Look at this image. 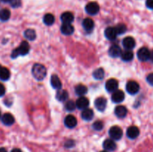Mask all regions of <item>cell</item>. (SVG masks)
Here are the masks:
<instances>
[{
  "mask_svg": "<svg viewBox=\"0 0 153 152\" xmlns=\"http://www.w3.org/2000/svg\"><path fill=\"white\" fill-rule=\"evenodd\" d=\"M0 152H7L4 148H0Z\"/></svg>",
  "mask_w": 153,
  "mask_h": 152,
  "instance_id": "cell-42",
  "label": "cell"
},
{
  "mask_svg": "<svg viewBox=\"0 0 153 152\" xmlns=\"http://www.w3.org/2000/svg\"><path fill=\"white\" fill-rule=\"evenodd\" d=\"M121 53H122V50H121V48L118 45H112L108 50L109 55L114 58H118V57L120 56Z\"/></svg>",
  "mask_w": 153,
  "mask_h": 152,
  "instance_id": "cell-15",
  "label": "cell"
},
{
  "mask_svg": "<svg viewBox=\"0 0 153 152\" xmlns=\"http://www.w3.org/2000/svg\"><path fill=\"white\" fill-rule=\"evenodd\" d=\"M90 104V101L88 98L85 96H80V98L76 100V107L80 110H85V109L88 108V106Z\"/></svg>",
  "mask_w": 153,
  "mask_h": 152,
  "instance_id": "cell-8",
  "label": "cell"
},
{
  "mask_svg": "<svg viewBox=\"0 0 153 152\" xmlns=\"http://www.w3.org/2000/svg\"><path fill=\"white\" fill-rule=\"evenodd\" d=\"M123 130L119 126H113L109 130V135L113 140H119L123 137Z\"/></svg>",
  "mask_w": 153,
  "mask_h": 152,
  "instance_id": "cell-3",
  "label": "cell"
},
{
  "mask_svg": "<svg viewBox=\"0 0 153 152\" xmlns=\"http://www.w3.org/2000/svg\"><path fill=\"white\" fill-rule=\"evenodd\" d=\"M1 1H2V2H4V3H7V2H10V1H11V0H1Z\"/></svg>",
  "mask_w": 153,
  "mask_h": 152,
  "instance_id": "cell-43",
  "label": "cell"
},
{
  "mask_svg": "<svg viewBox=\"0 0 153 152\" xmlns=\"http://www.w3.org/2000/svg\"><path fill=\"white\" fill-rule=\"evenodd\" d=\"M118 88V81L116 79H109L105 83V89L108 92H113L116 91Z\"/></svg>",
  "mask_w": 153,
  "mask_h": 152,
  "instance_id": "cell-9",
  "label": "cell"
},
{
  "mask_svg": "<svg viewBox=\"0 0 153 152\" xmlns=\"http://www.w3.org/2000/svg\"><path fill=\"white\" fill-rule=\"evenodd\" d=\"M55 16L52 13H46L43 16V22L46 25H52L55 22Z\"/></svg>",
  "mask_w": 153,
  "mask_h": 152,
  "instance_id": "cell-30",
  "label": "cell"
},
{
  "mask_svg": "<svg viewBox=\"0 0 153 152\" xmlns=\"http://www.w3.org/2000/svg\"><path fill=\"white\" fill-rule=\"evenodd\" d=\"M76 102H74L72 100H69L66 102L65 104V109L67 110V111H73V110L76 109Z\"/></svg>",
  "mask_w": 153,
  "mask_h": 152,
  "instance_id": "cell-33",
  "label": "cell"
},
{
  "mask_svg": "<svg viewBox=\"0 0 153 152\" xmlns=\"http://www.w3.org/2000/svg\"><path fill=\"white\" fill-rule=\"evenodd\" d=\"M103 148L106 151H114L117 148V145L112 139H108L103 142Z\"/></svg>",
  "mask_w": 153,
  "mask_h": 152,
  "instance_id": "cell-14",
  "label": "cell"
},
{
  "mask_svg": "<svg viewBox=\"0 0 153 152\" xmlns=\"http://www.w3.org/2000/svg\"><path fill=\"white\" fill-rule=\"evenodd\" d=\"M137 56L140 61H146L149 59L150 51L146 47H142L137 51Z\"/></svg>",
  "mask_w": 153,
  "mask_h": 152,
  "instance_id": "cell-6",
  "label": "cell"
},
{
  "mask_svg": "<svg viewBox=\"0 0 153 152\" xmlns=\"http://www.w3.org/2000/svg\"><path fill=\"white\" fill-rule=\"evenodd\" d=\"M105 36L106 38L109 40H114L117 38V34L116 31H115L114 28H112V27H108V28H106L105 30Z\"/></svg>",
  "mask_w": 153,
  "mask_h": 152,
  "instance_id": "cell-19",
  "label": "cell"
},
{
  "mask_svg": "<svg viewBox=\"0 0 153 152\" xmlns=\"http://www.w3.org/2000/svg\"><path fill=\"white\" fill-rule=\"evenodd\" d=\"M120 57L123 61L128 62V61H132V59L134 58V54L131 50H126L124 52H122Z\"/></svg>",
  "mask_w": 153,
  "mask_h": 152,
  "instance_id": "cell-25",
  "label": "cell"
},
{
  "mask_svg": "<svg viewBox=\"0 0 153 152\" xmlns=\"http://www.w3.org/2000/svg\"><path fill=\"white\" fill-rule=\"evenodd\" d=\"M5 93V87L2 83H0V97L3 96Z\"/></svg>",
  "mask_w": 153,
  "mask_h": 152,
  "instance_id": "cell-37",
  "label": "cell"
},
{
  "mask_svg": "<svg viewBox=\"0 0 153 152\" xmlns=\"http://www.w3.org/2000/svg\"><path fill=\"white\" fill-rule=\"evenodd\" d=\"M10 73L7 68L0 66V79L1 80H7L10 78Z\"/></svg>",
  "mask_w": 153,
  "mask_h": 152,
  "instance_id": "cell-26",
  "label": "cell"
},
{
  "mask_svg": "<svg viewBox=\"0 0 153 152\" xmlns=\"http://www.w3.org/2000/svg\"><path fill=\"white\" fill-rule=\"evenodd\" d=\"M82 26L84 29L87 31H92L94 28V22L91 18H85L82 22Z\"/></svg>",
  "mask_w": 153,
  "mask_h": 152,
  "instance_id": "cell-23",
  "label": "cell"
},
{
  "mask_svg": "<svg viewBox=\"0 0 153 152\" xmlns=\"http://www.w3.org/2000/svg\"><path fill=\"white\" fill-rule=\"evenodd\" d=\"M135 45V40H134V39L131 37H126L123 39V46L124 48H126L127 50H131V49H134Z\"/></svg>",
  "mask_w": 153,
  "mask_h": 152,
  "instance_id": "cell-13",
  "label": "cell"
},
{
  "mask_svg": "<svg viewBox=\"0 0 153 152\" xmlns=\"http://www.w3.org/2000/svg\"><path fill=\"white\" fill-rule=\"evenodd\" d=\"M146 5L148 8L153 10V0H146Z\"/></svg>",
  "mask_w": 153,
  "mask_h": 152,
  "instance_id": "cell-38",
  "label": "cell"
},
{
  "mask_svg": "<svg viewBox=\"0 0 153 152\" xmlns=\"http://www.w3.org/2000/svg\"><path fill=\"white\" fill-rule=\"evenodd\" d=\"M149 60L153 63V51L150 52V56H149Z\"/></svg>",
  "mask_w": 153,
  "mask_h": 152,
  "instance_id": "cell-41",
  "label": "cell"
},
{
  "mask_svg": "<svg viewBox=\"0 0 153 152\" xmlns=\"http://www.w3.org/2000/svg\"><path fill=\"white\" fill-rule=\"evenodd\" d=\"M100 10V5L96 1H91L87 4L85 7V10L90 15H96L99 13Z\"/></svg>",
  "mask_w": 153,
  "mask_h": 152,
  "instance_id": "cell-4",
  "label": "cell"
},
{
  "mask_svg": "<svg viewBox=\"0 0 153 152\" xmlns=\"http://www.w3.org/2000/svg\"><path fill=\"white\" fill-rule=\"evenodd\" d=\"M115 31H116L117 35H121V34H123L124 33H126V26L125 24L120 23L118 25H116L115 27Z\"/></svg>",
  "mask_w": 153,
  "mask_h": 152,
  "instance_id": "cell-32",
  "label": "cell"
},
{
  "mask_svg": "<svg viewBox=\"0 0 153 152\" xmlns=\"http://www.w3.org/2000/svg\"><path fill=\"white\" fill-rule=\"evenodd\" d=\"M68 92L65 89H60L56 93V99L59 101H65L68 99Z\"/></svg>",
  "mask_w": 153,
  "mask_h": 152,
  "instance_id": "cell-24",
  "label": "cell"
},
{
  "mask_svg": "<svg viewBox=\"0 0 153 152\" xmlns=\"http://www.w3.org/2000/svg\"><path fill=\"white\" fill-rule=\"evenodd\" d=\"M104 125H103V122L102 121H96L94 124H93V128H94L95 131H101L102 130Z\"/></svg>",
  "mask_w": 153,
  "mask_h": 152,
  "instance_id": "cell-34",
  "label": "cell"
},
{
  "mask_svg": "<svg viewBox=\"0 0 153 152\" xmlns=\"http://www.w3.org/2000/svg\"><path fill=\"white\" fill-rule=\"evenodd\" d=\"M146 80H147L148 83L150 84L151 86H153V73H150L146 77Z\"/></svg>",
  "mask_w": 153,
  "mask_h": 152,
  "instance_id": "cell-36",
  "label": "cell"
},
{
  "mask_svg": "<svg viewBox=\"0 0 153 152\" xmlns=\"http://www.w3.org/2000/svg\"><path fill=\"white\" fill-rule=\"evenodd\" d=\"M94 105H95L96 108L100 112H103L106 108V105H107V100L104 97H99L95 100L94 102Z\"/></svg>",
  "mask_w": 153,
  "mask_h": 152,
  "instance_id": "cell-7",
  "label": "cell"
},
{
  "mask_svg": "<svg viewBox=\"0 0 153 152\" xmlns=\"http://www.w3.org/2000/svg\"><path fill=\"white\" fill-rule=\"evenodd\" d=\"M74 145H75L74 141H73V140H69V141H67V142L65 143L64 145H65L67 148H72L74 146Z\"/></svg>",
  "mask_w": 153,
  "mask_h": 152,
  "instance_id": "cell-39",
  "label": "cell"
},
{
  "mask_svg": "<svg viewBox=\"0 0 153 152\" xmlns=\"http://www.w3.org/2000/svg\"><path fill=\"white\" fill-rule=\"evenodd\" d=\"M75 92L77 95L79 96H84L88 92V88L86 86L83 84H79L75 88Z\"/></svg>",
  "mask_w": 153,
  "mask_h": 152,
  "instance_id": "cell-27",
  "label": "cell"
},
{
  "mask_svg": "<svg viewBox=\"0 0 153 152\" xmlns=\"http://www.w3.org/2000/svg\"><path fill=\"white\" fill-rule=\"evenodd\" d=\"M50 82L51 85H52V86L54 89H60L62 87V83H61V80H60L58 76L56 75H53L51 76Z\"/></svg>",
  "mask_w": 153,
  "mask_h": 152,
  "instance_id": "cell-21",
  "label": "cell"
},
{
  "mask_svg": "<svg viewBox=\"0 0 153 152\" xmlns=\"http://www.w3.org/2000/svg\"><path fill=\"white\" fill-rule=\"evenodd\" d=\"M64 125L68 128H74L77 125V119L73 115H68L64 119Z\"/></svg>",
  "mask_w": 153,
  "mask_h": 152,
  "instance_id": "cell-12",
  "label": "cell"
},
{
  "mask_svg": "<svg viewBox=\"0 0 153 152\" xmlns=\"http://www.w3.org/2000/svg\"><path fill=\"white\" fill-rule=\"evenodd\" d=\"M10 152H22V151L19 148H13Z\"/></svg>",
  "mask_w": 153,
  "mask_h": 152,
  "instance_id": "cell-40",
  "label": "cell"
},
{
  "mask_svg": "<svg viewBox=\"0 0 153 152\" xmlns=\"http://www.w3.org/2000/svg\"><path fill=\"white\" fill-rule=\"evenodd\" d=\"M114 113L115 115H116L118 118L123 119V118H125L126 116L128 110H127V108L125 106L119 105L115 108Z\"/></svg>",
  "mask_w": 153,
  "mask_h": 152,
  "instance_id": "cell-17",
  "label": "cell"
},
{
  "mask_svg": "<svg viewBox=\"0 0 153 152\" xmlns=\"http://www.w3.org/2000/svg\"><path fill=\"white\" fill-rule=\"evenodd\" d=\"M125 98V94L122 90L117 89L116 91L113 92L111 95V100L114 103H120Z\"/></svg>",
  "mask_w": 153,
  "mask_h": 152,
  "instance_id": "cell-10",
  "label": "cell"
},
{
  "mask_svg": "<svg viewBox=\"0 0 153 152\" xmlns=\"http://www.w3.org/2000/svg\"><path fill=\"white\" fill-rule=\"evenodd\" d=\"M10 4L11 5V7H19L21 5V0H11L10 1Z\"/></svg>",
  "mask_w": 153,
  "mask_h": 152,
  "instance_id": "cell-35",
  "label": "cell"
},
{
  "mask_svg": "<svg viewBox=\"0 0 153 152\" xmlns=\"http://www.w3.org/2000/svg\"><path fill=\"white\" fill-rule=\"evenodd\" d=\"M30 51V46L28 42L22 41L20 43L19 46L16 49H13V52L11 53V58L13 59H15L17 57L20 56V55H26L28 54Z\"/></svg>",
  "mask_w": 153,
  "mask_h": 152,
  "instance_id": "cell-2",
  "label": "cell"
},
{
  "mask_svg": "<svg viewBox=\"0 0 153 152\" xmlns=\"http://www.w3.org/2000/svg\"><path fill=\"white\" fill-rule=\"evenodd\" d=\"M10 12L8 9L4 8L0 10V20L2 22H5L10 19Z\"/></svg>",
  "mask_w": 153,
  "mask_h": 152,
  "instance_id": "cell-28",
  "label": "cell"
},
{
  "mask_svg": "<svg viewBox=\"0 0 153 152\" xmlns=\"http://www.w3.org/2000/svg\"><path fill=\"white\" fill-rule=\"evenodd\" d=\"M101 152H108V151H101Z\"/></svg>",
  "mask_w": 153,
  "mask_h": 152,
  "instance_id": "cell-44",
  "label": "cell"
},
{
  "mask_svg": "<svg viewBox=\"0 0 153 152\" xmlns=\"http://www.w3.org/2000/svg\"><path fill=\"white\" fill-rule=\"evenodd\" d=\"M61 19L63 23L71 24V22H73V20H74V15L71 12H64L61 14Z\"/></svg>",
  "mask_w": 153,
  "mask_h": 152,
  "instance_id": "cell-20",
  "label": "cell"
},
{
  "mask_svg": "<svg viewBox=\"0 0 153 152\" xmlns=\"http://www.w3.org/2000/svg\"><path fill=\"white\" fill-rule=\"evenodd\" d=\"M1 122L4 125H12L15 122V119L14 117L12 114L10 113H4L2 116H1Z\"/></svg>",
  "mask_w": 153,
  "mask_h": 152,
  "instance_id": "cell-18",
  "label": "cell"
},
{
  "mask_svg": "<svg viewBox=\"0 0 153 152\" xmlns=\"http://www.w3.org/2000/svg\"><path fill=\"white\" fill-rule=\"evenodd\" d=\"M24 37H25L27 40H31V41L35 40L36 38L35 31L33 29H31V28H28V29L25 30V31H24Z\"/></svg>",
  "mask_w": 153,
  "mask_h": 152,
  "instance_id": "cell-29",
  "label": "cell"
},
{
  "mask_svg": "<svg viewBox=\"0 0 153 152\" xmlns=\"http://www.w3.org/2000/svg\"><path fill=\"white\" fill-rule=\"evenodd\" d=\"M140 90V85L134 80H130L126 84V91L131 95H135Z\"/></svg>",
  "mask_w": 153,
  "mask_h": 152,
  "instance_id": "cell-5",
  "label": "cell"
},
{
  "mask_svg": "<svg viewBox=\"0 0 153 152\" xmlns=\"http://www.w3.org/2000/svg\"><path fill=\"white\" fill-rule=\"evenodd\" d=\"M61 31L64 35H71L74 32V27L69 23H63L61 27Z\"/></svg>",
  "mask_w": 153,
  "mask_h": 152,
  "instance_id": "cell-16",
  "label": "cell"
},
{
  "mask_svg": "<svg viewBox=\"0 0 153 152\" xmlns=\"http://www.w3.org/2000/svg\"><path fill=\"white\" fill-rule=\"evenodd\" d=\"M0 118H1V112H0Z\"/></svg>",
  "mask_w": 153,
  "mask_h": 152,
  "instance_id": "cell-45",
  "label": "cell"
},
{
  "mask_svg": "<svg viewBox=\"0 0 153 152\" xmlns=\"http://www.w3.org/2000/svg\"><path fill=\"white\" fill-rule=\"evenodd\" d=\"M94 113L93 110L90 108H86L85 110H82V114H81V116H82V119L85 121H91L92 120L93 118H94Z\"/></svg>",
  "mask_w": 153,
  "mask_h": 152,
  "instance_id": "cell-22",
  "label": "cell"
},
{
  "mask_svg": "<svg viewBox=\"0 0 153 152\" xmlns=\"http://www.w3.org/2000/svg\"><path fill=\"white\" fill-rule=\"evenodd\" d=\"M31 73L34 78L37 79V80H42L46 76L47 71H46V67L40 63H35L33 66Z\"/></svg>",
  "mask_w": 153,
  "mask_h": 152,
  "instance_id": "cell-1",
  "label": "cell"
},
{
  "mask_svg": "<svg viewBox=\"0 0 153 152\" xmlns=\"http://www.w3.org/2000/svg\"><path fill=\"white\" fill-rule=\"evenodd\" d=\"M140 134V131L139 128L136 126H130L128 128L126 131V135L131 139H134L137 138Z\"/></svg>",
  "mask_w": 153,
  "mask_h": 152,
  "instance_id": "cell-11",
  "label": "cell"
},
{
  "mask_svg": "<svg viewBox=\"0 0 153 152\" xmlns=\"http://www.w3.org/2000/svg\"><path fill=\"white\" fill-rule=\"evenodd\" d=\"M93 76L97 80H102L105 76V71L102 68H99L96 69L93 73Z\"/></svg>",
  "mask_w": 153,
  "mask_h": 152,
  "instance_id": "cell-31",
  "label": "cell"
}]
</instances>
